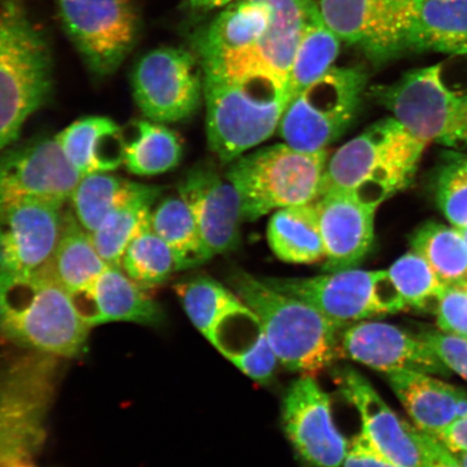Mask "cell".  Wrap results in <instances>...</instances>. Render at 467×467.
Returning <instances> with one entry per match:
<instances>
[{"instance_id": "obj_33", "label": "cell", "mask_w": 467, "mask_h": 467, "mask_svg": "<svg viewBox=\"0 0 467 467\" xmlns=\"http://www.w3.org/2000/svg\"><path fill=\"white\" fill-rule=\"evenodd\" d=\"M139 184L108 172L83 175L69 198L72 212L80 225L92 234L117 206L136 192Z\"/></svg>"}, {"instance_id": "obj_2", "label": "cell", "mask_w": 467, "mask_h": 467, "mask_svg": "<svg viewBox=\"0 0 467 467\" xmlns=\"http://www.w3.org/2000/svg\"><path fill=\"white\" fill-rule=\"evenodd\" d=\"M88 326L49 265L33 273L0 271V335L66 358L84 352Z\"/></svg>"}, {"instance_id": "obj_5", "label": "cell", "mask_w": 467, "mask_h": 467, "mask_svg": "<svg viewBox=\"0 0 467 467\" xmlns=\"http://www.w3.org/2000/svg\"><path fill=\"white\" fill-rule=\"evenodd\" d=\"M428 144L395 117L379 120L329 157L321 194L348 192L379 208L410 185Z\"/></svg>"}, {"instance_id": "obj_28", "label": "cell", "mask_w": 467, "mask_h": 467, "mask_svg": "<svg viewBox=\"0 0 467 467\" xmlns=\"http://www.w3.org/2000/svg\"><path fill=\"white\" fill-rule=\"evenodd\" d=\"M109 265L102 259L91 234L80 225L71 210L64 209L63 227L49 267L69 295L83 290Z\"/></svg>"}, {"instance_id": "obj_41", "label": "cell", "mask_w": 467, "mask_h": 467, "mask_svg": "<svg viewBox=\"0 0 467 467\" xmlns=\"http://www.w3.org/2000/svg\"><path fill=\"white\" fill-rule=\"evenodd\" d=\"M342 467H401L384 457L371 445L363 433L349 441L348 451Z\"/></svg>"}, {"instance_id": "obj_34", "label": "cell", "mask_w": 467, "mask_h": 467, "mask_svg": "<svg viewBox=\"0 0 467 467\" xmlns=\"http://www.w3.org/2000/svg\"><path fill=\"white\" fill-rule=\"evenodd\" d=\"M174 291L192 325L207 338L225 315L244 305L235 291L209 276L183 280Z\"/></svg>"}, {"instance_id": "obj_12", "label": "cell", "mask_w": 467, "mask_h": 467, "mask_svg": "<svg viewBox=\"0 0 467 467\" xmlns=\"http://www.w3.org/2000/svg\"><path fill=\"white\" fill-rule=\"evenodd\" d=\"M315 2L325 25L370 62L379 66L406 55V35L420 0Z\"/></svg>"}, {"instance_id": "obj_26", "label": "cell", "mask_w": 467, "mask_h": 467, "mask_svg": "<svg viewBox=\"0 0 467 467\" xmlns=\"http://www.w3.org/2000/svg\"><path fill=\"white\" fill-rule=\"evenodd\" d=\"M267 242L284 262L312 265L325 260L317 203L276 210L268 222Z\"/></svg>"}, {"instance_id": "obj_23", "label": "cell", "mask_w": 467, "mask_h": 467, "mask_svg": "<svg viewBox=\"0 0 467 467\" xmlns=\"http://www.w3.org/2000/svg\"><path fill=\"white\" fill-rule=\"evenodd\" d=\"M272 9L265 0H237L195 35L194 54L200 63L251 48L271 25Z\"/></svg>"}, {"instance_id": "obj_22", "label": "cell", "mask_w": 467, "mask_h": 467, "mask_svg": "<svg viewBox=\"0 0 467 467\" xmlns=\"http://www.w3.org/2000/svg\"><path fill=\"white\" fill-rule=\"evenodd\" d=\"M387 376L417 429L440 441L458 419L459 401L467 395L464 390L421 372L400 370Z\"/></svg>"}, {"instance_id": "obj_6", "label": "cell", "mask_w": 467, "mask_h": 467, "mask_svg": "<svg viewBox=\"0 0 467 467\" xmlns=\"http://www.w3.org/2000/svg\"><path fill=\"white\" fill-rule=\"evenodd\" d=\"M230 284L259 318L280 365L315 377L338 358V340L344 328L318 309L242 270L231 274Z\"/></svg>"}, {"instance_id": "obj_11", "label": "cell", "mask_w": 467, "mask_h": 467, "mask_svg": "<svg viewBox=\"0 0 467 467\" xmlns=\"http://www.w3.org/2000/svg\"><path fill=\"white\" fill-rule=\"evenodd\" d=\"M131 86L146 119L161 124L190 119L203 98L201 63L194 52L178 47H161L140 57Z\"/></svg>"}, {"instance_id": "obj_45", "label": "cell", "mask_w": 467, "mask_h": 467, "mask_svg": "<svg viewBox=\"0 0 467 467\" xmlns=\"http://www.w3.org/2000/svg\"><path fill=\"white\" fill-rule=\"evenodd\" d=\"M451 454L461 466L467 467V451L451 452Z\"/></svg>"}, {"instance_id": "obj_27", "label": "cell", "mask_w": 467, "mask_h": 467, "mask_svg": "<svg viewBox=\"0 0 467 467\" xmlns=\"http://www.w3.org/2000/svg\"><path fill=\"white\" fill-rule=\"evenodd\" d=\"M159 186L139 184L133 194L117 206L91 234L98 253L109 266L120 267L122 255L140 234L150 227Z\"/></svg>"}, {"instance_id": "obj_36", "label": "cell", "mask_w": 467, "mask_h": 467, "mask_svg": "<svg viewBox=\"0 0 467 467\" xmlns=\"http://www.w3.org/2000/svg\"><path fill=\"white\" fill-rule=\"evenodd\" d=\"M388 271L407 307L428 309L433 303L437 307L445 285L421 255L411 251L395 261Z\"/></svg>"}, {"instance_id": "obj_37", "label": "cell", "mask_w": 467, "mask_h": 467, "mask_svg": "<svg viewBox=\"0 0 467 467\" xmlns=\"http://www.w3.org/2000/svg\"><path fill=\"white\" fill-rule=\"evenodd\" d=\"M438 207L455 227L467 226V157L448 153L435 175Z\"/></svg>"}, {"instance_id": "obj_42", "label": "cell", "mask_w": 467, "mask_h": 467, "mask_svg": "<svg viewBox=\"0 0 467 467\" xmlns=\"http://www.w3.org/2000/svg\"><path fill=\"white\" fill-rule=\"evenodd\" d=\"M440 441L451 452L467 451V416L455 420Z\"/></svg>"}, {"instance_id": "obj_38", "label": "cell", "mask_w": 467, "mask_h": 467, "mask_svg": "<svg viewBox=\"0 0 467 467\" xmlns=\"http://www.w3.org/2000/svg\"><path fill=\"white\" fill-rule=\"evenodd\" d=\"M436 317L441 331L467 337V283L445 285Z\"/></svg>"}, {"instance_id": "obj_1", "label": "cell", "mask_w": 467, "mask_h": 467, "mask_svg": "<svg viewBox=\"0 0 467 467\" xmlns=\"http://www.w3.org/2000/svg\"><path fill=\"white\" fill-rule=\"evenodd\" d=\"M369 96L423 141L467 148V55L414 68Z\"/></svg>"}, {"instance_id": "obj_14", "label": "cell", "mask_w": 467, "mask_h": 467, "mask_svg": "<svg viewBox=\"0 0 467 467\" xmlns=\"http://www.w3.org/2000/svg\"><path fill=\"white\" fill-rule=\"evenodd\" d=\"M334 379L343 399L358 410L361 433L379 453L401 467H428L441 441L397 416L354 368H337Z\"/></svg>"}, {"instance_id": "obj_21", "label": "cell", "mask_w": 467, "mask_h": 467, "mask_svg": "<svg viewBox=\"0 0 467 467\" xmlns=\"http://www.w3.org/2000/svg\"><path fill=\"white\" fill-rule=\"evenodd\" d=\"M71 296L80 317L90 328L110 321L156 326L163 318L159 303L121 267L109 266L86 288Z\"/></svg>"}, {"instance_id": "obj_46", "label": "cell", "mask_w": 467, "mask_h": 467, "mask_svg": "<svg viewBox=\"0 0 467 467\" xmlns=\"http://www.w3.org/2000/svg\"><path fill=\"white\" fill-rule=\"evenodd\" d=\"M0 467H33V466L22 463V462H20V461H17V462L0 464Z\"/></svg>"}, {"instance_id": "obj_47", "label": "cell", "mask_w": 467, "mask_h": 467, "mask_svg": "<svg viewBox=\"0 0 467 467\" xmlns=\"http://www.w3.org/2000/svg\"><path fill=\"white\" fill-rule=\"evenodd\" d=\"M455 229H457L460 232L461 235L463 236V238L465 239V242L467 244V226H465V227H455Z\"/></svg>"}, {"instance_id": "obj_35", "label": "cell", "mask_w": 467, "mask_h": 467, "mask_svg": "<svg viewBox=\"0 0 467 467\" xmlns=\"http://www.w3.org/2000/svg\"><path fill=\"white\" fill-rule=\"evenodd\" d=\"M120 267L146 290L167 282L179 271L171 249L151 227L140 234L127 247Z\"/></svg>"}, {"instance_id": "obj_4", "label": "cell", "mask_w": 467, "mask_h": 467, "mask_svg": "<svg viewBox=\"0 0 467 467\" xmlns=\"http://www.w3.org/2000/svg\"><path fill=\"white\" fill-rule=\"evenodd\" d=\"M210 150L231 163L278 130L290 102L289 83L271 74L203 75Z\"/></svg>"}, {"instance_id": "obj_39", "label": "cell", "mask_w": 467, "mask_h": 467, "mask_svg": "<svg viewBox=\"0 0 467 467\" xmlns=\"http://www.w3.org/2000/svg\"><path fill=\"white\" fill-rule=\"evenodd\" d=\"M419 337L449 369L467 381V337L435 330H425Z\"/></svg>"}, {"instance_id": "obj_43", "label": "cell", "mask_w": 467, "mask_h": 467, "mask_svg": "<svg viewBox=\"0 0 467 467\" xmlns=\"http://www.w3.org/2000/svg\"><path fill=\"white\" fill-rule=\"evenodd\" d=\"M428 467H462L448 449L440 441Z\"/></svg>"}, {"instance_id": "obj_10", "label": "cell", "mask_w": 467, "mask_h": 467, "mask_svg": "<svg viewBox=\"0 0 467 467\" xmlns=\"http://www.w3.org/2000/svg\"><path fill=\"white\" fill-rule=\"evenodd\" d=\"M64 33L97 78L113 75L137 46L136 0H55Z\"/></svg>"}, {"instance_id": "obj_44", "label": "cell", "mask_w": 467, "mask_h": 467, "mask_svg": "<svg viewBox=\"0 0 467 467\" xmlns=\"http://www.w3.org/2000/svg\"><path fill=\"white\" fill-rule=\"evenodd\" d=\"M237 0H189L190 7L197 11H209L226 7Z\"/></svg>"}, {"instance_id": "obj_24", "label": "cell", "mask_w": 467, "mask_h": 467, "mask_svg": "<svg viewBox=\"0 0 467 467\" xmlns=\"http://www.w3.org/2000/svg\"><path fill=\"white\" fill-rule=\"evenodd\" d=\"M64 154L83 174L116 171L124 163L125 130L108 117L89 116L56 136Z\"/></svg>"}, {"instance_id": "obj_29", "label": "cell", "mask_w": 467, "mask_h": 467, "mask_svg": "<svg viewBox=\"0 0 467 467\" xmlns=\"http://www.w3.org/2000/svg\"><path fill=\"white\" fill-rule=\"evenodd\" d=\"M125 131L124 165L127 171L151 177L172 171L182 157V144L172 130L161 122L133 121Z\"/></svg>"}, {"instance_id": "obj_30", "label": "cell", "mask_w": 467, "mask_h": 467, "mask_svg": "<svg viewBox=\"0 0 467 467\" xmlns=\"http://www.w3.org/2000/svg\"><path fill=\"white\" fill-rule=\"evenodd\" d=\"M150 227L171 249L179 271L213 259L188 204L180 196L167 197L157 204L151 213Z\"/></svg>"}, {"instance_id": "obj_15", "label": "cell", "mask_w": 467, "mask_h": 467, "mask_svg": "<svg viewBox=\"0 0 467 467\" xmlns=\"http://www.w3.org/2000/svg\"><path fill=\"white\" fill-rule=\"evenodd\" d=\"M283 424L291 445L311 467H342L349 441L337 428L330 395L314 376L302 375L285 392Z\"/></svg>"}, {"instance_id": "obj_40", "label": "cell", "mask_w": 467, "mask_h": 467, "mask_svg": "<svg viewBox=\"0 0 467 467\" xmlns=\"http://www.w3.org/2000/svg\"><path fill=\"white\" fill-rule=\"evenodd\" d=\"M231 361L244 375L260 383L271 381L279 363L265 334H263L258 343L249 352L238 356Z\"/></svg>"}, {"instance_id": "obj_31", "label": "cell", "mask_w": 467, "mask_h": 467, "mask_svg": "<svg viewBox=\"0 0 467 467\" xmlns=\"http://www.w3.org/2000/svg\"><path fill=\"white\" fill-rule=\"evenodd\" d=\"M410 246L433 268L441 284L467 283V244L457 229L426 222L412 234Z\"/></svg>"}, {"instance_id": "obj_25", "label": "cell", "mask_w": 467, "mask_h": 467, "mask_svg": "<svg viewBox=\"0 0 467 467\" xmlns=\"http://www.w3.org/2000/svg\"><path fill=\"white\" fill-rule=\"evenodd\" d=\"M406 55H467V0H420L406 35Z\"/></svg>"}, {"instance_id": "obj_13", "label": "cell", "mask_w": 467, "mask_h": 467, "mask_svg": "<svg viewBox=\"0 0 467 467\" xmlns=\"http://www.w3.org/2000/svg\"><path fill=\"white\" fill-rule=\"evenodd\" d=\"M81 178L56 137L15 143L0 155V209L26 201L66 204Z\"/></svg>"}, {"instance_id": "obj_3", "label": "cell", "mask_w": 467, "mask_h": 467, "mask_svg": "<svg viewBox=\"0 0 467 467\" xmlns=\"http://www.w3.org/2000/svg\"><path fill=\"white\" fill-rule=\"evenodd\" d=\"M54 86L48 38L23 0H0V155L44 107Z\"/></svg>"}, {"instance_id": "obj_8", "label": "cell", "mask_w": 467, "mask_h": 467, "mask_svg": "<svg viewBox=\"0 0 467 467\" xmlns=\"http://www.w3.org/2000/svg\"><path fill=\"white\" fill-rule=\"evenodd\" d=\"M367 81L363 68L332 67L291 99L278 127L280 138L296 150H327L358 119Z\"/></svg>"}, {"instance_id": "obj_32", "label": "cell", "mask_w": 467, "mask_h": 467, "mask_svg": "<svg viewBox=\"0 0 467 467\" xmlns=\"http://www.w3.org/2000/svg\"><path fill=\"white\" fill-rule=\"evenodd\" d=\"M341 39L315 10L303 33L289 74L290 100L332 67L340 54Z\"/></svg>"}, {"instance_id": "obj_7", "label": "cell", "mask_w": 467, "mask_h": 467, "mask_svg": "<svg viewBox=\"0 0 467 467\" xmlns=\"http://www.w3.org/2000/svg\"><path fill=\"white\" fill-rule=\"evenodd\" d=\"M328 150L306 151L287 143L265 146L231 162L225 177L243 202L244 221L317 202L323 191Z\"/></svg>"}, {"instance_id": "obj_17", "label": "cell", "mask_w": 467, "mask_h": 467, "mask_svg": "<svg viewBox=\"0 0 467 467\" xmlns=\"http://www.w3.org/2000/svg\"><path fill=\"white\" fill-rule=\"evenodd\" d=\"M338 358L385 373L409 370L451 377V369L421 337L381 321L363 320L346 327L338 340Z\"/></svg>"}, {"instance_id": "obj_18", "label": "cell", "mask_w": 467, "mask_h": 467, "mask_svg": "<svg viewBox=\"0 0 467 467\" xmlns=\"http://www.w3.org/2000/svg\"><path fill=\"white\" fill-rule=\"evenodd\" d=\"M64 206L26 201L0 209V271L33 273L49 265L60 241Z\"/></svg>"}, {"instance_id": "obj_16", "label": "cell", "mask_w": 467, "mask_h": 467, "mask_svg": "<svg viewBox=\"0 0 467 467\" xmlns=\"http://www.w3.org/2000/svg\"><path fill=\"white\" fill-rule=\"evenodd\" d=\"M272 9L266 32L251 48L217 60L202 62L203 75L237 78L271 74L287 80L297 46L315 10V0H265Z\"/></svg>"}, {"instance_id": "obj_19", "label": "cell", "mask_w": 467, "mask_h": 467, "mask_svg": "<svg viewBox=\"0 0 467 467\" xmlns=\"http://www.w3.org/2000/svg\"><path fill=\"white\" fill-rule=\"evenodd\" d=\"M196 221L212 258L235 250L241 244L243 202L229 180L210 165H197L178 186Z\"/></svg>"}, {"instance_id": "obj_20", "label": "cell", "mask_w": 467, "mask_h": 467, "mask_svg": "<svg viewBox=\"0 0 467 467\" xmlns=\"http://www.w3.org/2000/svg\"><path fill=\"white\" fill-rule=\"evenodd\" d=\"M315 203L325 246L324 271L360 265L375 243L378 207L343 192H324Z\"/></svg>"}, {"instance_id": "obj_9", "label": "cell", "mask_w": 467, "mask_h": 467, "mask_svg": "<svg viewBox=\"0 0 467 467\" xmlns=\"http://www.w3.org/2000/svg\"><path fill=\"white\" fill-rule=\"evenodd\" d=\"M262 279L272 288L308 303L342 328L407 308L389 271L356 267L308 278Z\"/></svg>"}]
</instances>
